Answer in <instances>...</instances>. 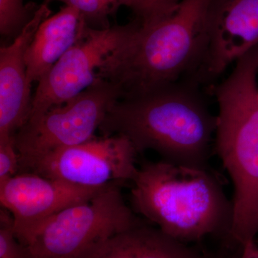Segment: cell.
<instances>
[{
	"label": "cell",
	"instance_id": "6da1fadb",
	"mask_svg": "<svg viewBox=\"0 0 258 258\" xmlns=\"http://www.w3.org/2000/svg\"><path fill=\"white\" fill-rule=\"evenodd\" d=\"M209 0H181L161 16L140 22L132 37L115 51L98 79L115 85L121 98H132L176 83L207 47Z\"/></svg>",
	"mask_w": 258,
	"mask_h": 258
},
{
	"label": "cell",
	"instance_id": "7a4b0ae2",
	"mask_svg": "<svg viewBox=\"0 0 258 258\" xmlns=\"http://www.w3.org/2000/svg\"><path fill=\"white\" fill-rule=\"evenodd\" d=\"M216 117L195 91L174 83L123 98L108 111L101 135L123 136L139 153L152 150L162 160L208 168Z\"/></svg>",
	"mask_w": 258,
	"mask_h": 258
},
{
	"label": "cell",
	"instance_id": "3957f363",
	"mask_svg": "<svg viewBox=\"0 0 258 258\" xmlns=\"http://www.w3.org/2000/svg\"><path fill=\"white\" fill-rule=\"evenodd\" d=\"M258 47L216 91L215 149L233 185L228 235L241 247L258 235Z\"/></svg>",
	"mask_w": 258,
	"mask_h": 258
},
{
	"label": "cell",
	"instance_id": "277c9868",
	"mask_svg": "<svg viewBox=\"0 0 258 258\" xmlns=\"http://www.w3.org/2000/svg\"><path fill=\"white\" fill-rule=\"evenodd\" d=\"M132 184L134 210L173 238L187 244L220 232L228 235L232 201L208 168L149 161Z\"/></svg>",
	"mask_w": 258,
	"mask_h": 258
},
{
	"label": "cell",
	"instance_id": "5b68a950",
	"mask_svg": "<svg viewBox=\"0 0 258 258\" xmlns=\"http://www.w3.org/2000/svg\"><path fill=\"white\" fill-rule=\"evenodd\" d=\"M140 222L118 184H113L88 201L14 230L32 258H79L95 244Z\"/></svg>",
	"mask_w": 258,
	"mask_h": 258
},
{
	"label": "cell",
	"instance_id": "8992f818",
	"mask_svg": "<svg viewBox=\"0 0 258 258\" xmlns=\"http://www.w3.org/2000/svg\"><path fill=\"white\" fill-rule=\"evenodd\" d=\"M121 95L115 85L98 80L72 99L27 122L15 136L20 172L49 154L96 137L110 109Z\"/></svg>",
	"mask_w": 258,
	"mask_h": 258
},
{
	"label": "cell",
	"instance_id": "52a82bcc",
	"mask_svg": "<svg viewBox=\"0 0 258 258\" xmlns=\"http://www.w3.org/2000/svg\"><path fill=\"white\" fill-rule=\"evenodd\" d=\"M139 25V20L102 29L86 24L74 45L37 83L27 122L37 120L94 84L108 57L128 41Z\"/></svg>",
	"mask_w": 258,
	"mask_h": 258
},
{
	"label": "cell",
	"instance_id": "ba28073f",
	"mask_svg": "<svg viewBox=\"0 0 258 258\" xmlns=\"http://www.w3.org/2000/svg\"><path fill=\"white\" fill-rule=\"evenodd\" d=\"M138 153L123 136L101 135L56 151L37 161L25 172L87 188L132 183L138 174Z\"/></svg>",
	"mask_w": 258,
	"mask_h": 258
},
{
	"label": "cell",
	"instance_id": "9c48e42d",
	"mask_svg": "<svg viewBox=\"0 0 258 258\" xmlns=\"http://www.w3.org/2000/svg\"><path fill=\"white\" fill-rule=\"evenodd\" d=\"M205 74L216 77L258 45V0H209Z\"/></svg>",
	"mask_w": 258,
	"mask_h": 258
},
{
	"label": "cell",
	"instance_id": "30bf717a",
	"mask_svg": "<svg viewBox=\"0 0 258 258\" xmlns=\"http://www.w3.org/2000/svg\"><path fill=\"white\" fill-rule=\"evenodd\" d=\"M106 187H82L36 173L20 172L0 182V203L13 215L14 227H23L88 201Z\"/></svg>",
	"mask_w": 258,
	"mask_h": 258
},
{
	"label": "cell",
	"instance_id": "8fae6325",
	"mask_svg": "<svg viewBox=\"0 0 258 258\" xmlns=\"http://www.w3.org/2000/svg\"><path fill=\"white\" fill-rule=\"evenodd\" d=\"M47 3L40 5L12 43L0 49V137H15L31 111V86L27 50L40 24L50 16Z\"/></svg>",
	"mask_w": 258,
	"mask_h": 258
},
{
	"label": "cell",
	"instance_id": "7c38bea8",
	"mask_svg": "<svg viewBox=\"0 0 258 258\" xmlns=\"http://www.w3.org/2000/svg\"><path fill=\"white\" fill-rule=\"evenodd\" d=\"M86 25L79 11L69 5L40 24L25 56L30 86L38 83L74 45Z\"/></svg>",
	"mask_w": 258,
	"mask_h": 258
},
{
	"label": "cell",
	"instance_id": "4fadbf2b",
	"mask_svg": "<svg viewBox=\"0 0 258 258\" xmlns=\"http://www.w3.org/2000/svg\"><path fill=\"white\" fill-rule=\"evenodd\" d=\"M201 254L158 227L140 222L95 244L79 258H200Z\"/></svg>",
	"mask_w": 258,
	"mask_h": 258
},
{
	"label": "cell",
	"instance_id": "5bb4252c",
	"mask_svg": "<svg viewBox=\"0 0 258 258\" xmlns=\"http://www.w3.org/2000/svg\"><path fill=\"white\" fill-rule=\"evenodd\" d=\"M76 8L88 26L93 28L110 27L108 18L120 7L132 8L133 0H59Z\"/></svg>",
	"mask_w": 258,
	"mask_h": 258
},
{
	"label": "cell",
	"instance_id": "9a60e30c",
	"mask_svg": "<svg viewBox=\"0 0 258 258\" xmlns=\"http://www.w3.org/2000/svg\"><path fill=\"white\" fill-rule=\"evenodd\" d=\"M33 15L30 16L24 0H0L1 35L5 37L18 36Z\"/></svg>",
	"mask_w": 258,
	"mask_h": 258
},
{
	"label": "cell",
	"instance_id": "2e32d148",
	"mask_svg": "<svg viewBox=\"0 0 258 258\" xmlns=\"http://www.w3.org/2000/svg\"><path fill=\"white\" fill-rule=\"evenodd\" d=\"M0 258H32L15 235L13 215L3 208L0 210Z\"/></svg>",
	"mask_w": 258,
	"mask_h": 258
},
{
	"label": "cell",
	"instance_id": "e0dca14e",
	"mask_svg": "<svg viewBox=\"0 0 258 258\" xmlns=\"http://www.w3.org/2000/svg\"><path fill=\"white\" fill-rule=\"evenodd\" d=\"M20 172V157L15 137H0V182Z\"/></svg>",
	"mask_w": 258,
	"mask_h": 258
},
{
	"label": "cell",
	"instance_id": "ac0fdd59",
	"mask_svg": "<svg viewBox=\"0 0 258 258\" xmlns=\"http://www.w3.org/2000/svg\"><path fill=\"white\" fill-rule=\"evenodd\" d=\"M181 0H133L132 9L140 21L161 16L171 11Z\"/></svg>",
	"mask_w": 258,
	"mask_h": 258
},
{
	"label": "cell",
	"instance_id": "d6986e66",
	"mask_svg": "<svg viewBox=\"0 0 258 258\" xmlns=\"http://www.w3.org/2000/svg\"><path fill=\"white\" fill-rule=\"evenodd\" d=\"M240 258H258V243L257 240L251 241L242 247Z\"/></svg>",
	"mask_w": 258,
	"mask_h": 258
},
{
	"label": "cell",
	"instance_id": "ffe728a7",
	"mask_svg": "<svg viewBox=\"0 0 258 258\" xmlns=\"http://www.w3.org/2000/svg\"><path fill=\"white\" fill-rule=\"evenodd\" d=\"M200 258H215L213 257H210V256L203 255V254H201Z\"/></svg>",
	"mask_w": 258,
	"mask_h": 258
},
{
	"label": "cell",
	"instance_id": "44dd1931",
	"mask_svg": "<svg viewBox=\"0 0 258 258\" xmlns=\"http://www.w3.org/2000/svg\"><path fill=\"white\" fill-rule=\"evenodd\" d=\"M257 97H258V86H257Z\"/></svg>",
	"mask_w": 258,
	"mask_h": 258
},
{
	"label": "cell",
	"instance_id": "7402d4cb",
	"mask_svg": "<svg viewBox=\"0 0 258 258\" xmlns=\"http://www.w3.org/2000/svg\"><path fill=\"white\" fill-rule=\"evenodd\" d=\"M257 243H258V240H257Z\"/></svg>",
	"mask_w": 258,
	"mask_h": 258
}]
</instances>
